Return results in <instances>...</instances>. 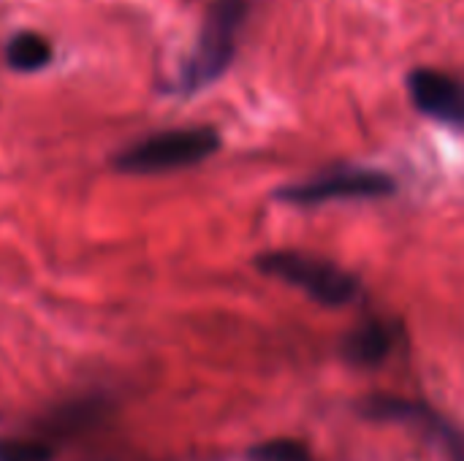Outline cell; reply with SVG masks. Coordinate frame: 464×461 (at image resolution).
<instances>
[{
    "label": "cell",
    "mask_w": 464,
    "mask_h": 461,
    "mask_svg": "<svg viewBox=\"0 0 464 461\" xmlns=\"http://www.w3.org/2000/svg\"><path fill=\"white\" fill-rule=\"evenodd\" d=\"M250 14L247 0H215L207 8L196 46L182 68L179 87L190 95L218 82L237 57L239 33Z\"/></svg>",
    "instance_id": "1"
},
{
    "label": "cell",
    "mask_w": 464,
    "mask_h": 461,
    "mask_svg": "<svg viewBox=\"0 0 464 461\" xmlns=\"http://www.w3.org/2000/svg\"><path fill=\"white\" fill-rule=\"evenodd\" d=\"M256 269L266 277L283 280L304 291L313 302L324 307H345L362 293V280L334 261L296 253V250H269L256 258Z\"/></svg>",
    "instance_id": "2"
},
{
    "label": "cell",
    "mask_w": 464,
    "mask_h": 461,
    "mask_svg": "<svg viewBox=\"0 0 464 461\" xmlns=\"http://www.w3.org/2000/svg\"><path fill=\"white\" fill-rule=\"evenodd\" d=\"M220 133L207 125L160 130L122 149L114 160V168L122 174L179 171L209 160L220 149Z\"/></svg>",
    "instance_id": "3"
},
{
    "label": "cell",
    "mask_w": 464,
    "mask_h": 461,
    "mask_svg": "<svg viewBox=\"0 0 464 461\" xmlns=\"http://www.w3.org/2000/svg\"><path fill=\"white\" fill-rule=\"evenodd\" d=\"M397 193V179L378 168L362 166H334L321 171L304 182L285 185L275 190L280 201L299 206H318L329 201H351V198H386Z\"/></svg>",
    "instance_id": "4"
},
{
    "label": "cell",
    "mask_w": 464,
    "mask_h": 461,
    "mask_svg": "<svg viewBox=\"0 0 464 461\" xmlns=\"http://www.w3.org/2000/svg\"><path fill=\"white\" fill-rule=\"evenodd\" d=\"M359 410L372 421H392V424L411 427L421 432L427 440H435L451 461H464V432L427 402H416L394 394H372L359 402Z\"/></svg>",
    "instance_id": "5"
},
{
    "label": "cell",
    "mask_w": 464,
    "mask_h": 461,
    "mask_svg": "<svg viewBox=\"0 0 464 461\" xmlns=\"http://www.w3.org/2000/svg\"><path fill=\"white\" fill-rule=\"evenodd\" d=\"M413 106L438 122L464 125V82L435 68H413L408 73Z\"/></svg>",
    "instance_id": "6"
},
{
    "label": "cell",
    "mask_w": 464,
    "mask_h": 461,
    "mask_svg": "<svg viewBox=\"0 0 464 461\" xmlns=\"http://www.w3.org/2000/svg\"><path fill=\"white\" fill-rule=\"evenodd\" d=\"M400 342H402V323L370 318L343 337L340 353L345 356V361L356 367H378L400 348Z\"/></svg>",
    "instance_id": "7"
},
{
    "label": "cell",
    "mask_w": 464,
    "mask_h": 461,
    "mask_svg": "<svg viewBox=\"0 0 464 461\" xmlns=\"http://www.w3.org/2000/svg\"><path fill=\"white\" fill-rule=\"evenodd\" d=\"M5 62L19 73H35L52 62V43L33 30L16 33L5 43Z\"/></svg>",
    "instance_id": "8"
},
{
    "label": "cell",
    "mask_w": 464,
    "mask_h": 461,
    "mask_svg": "<svg viewBox=\"0 0 464 461\" xmlns=\"http://www.w3.org/2000/svg\"><path fill=\"white\" fill-rule=\"evenodd\" d=\"M250 461H313V454L304 443L291 440V437H277V440H266L253 446V451L247 454Z\"/></svg>",
    "instance_id": "9"
},
{
    "label": "cell",
    "mask_w": 464,
    "mask_h": 461,
    "mask_svg": "<svg viewBox=\"0 0 464 461\" xmlns=\"http://www.w3.org/2000/svg\"><path fill=\"white\" fill-rule=\"evenodd\" d=\"M54 448L41 437H8L0 440V461H52Z\"/></svg>",
    "instance_id": "10"
}]
</instances>
